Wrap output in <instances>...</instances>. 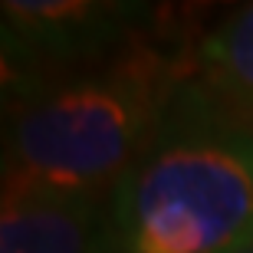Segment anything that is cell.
Returning <instances> with one entry per match:
<instances>
[{
  "label": "cell",
  "instance_id": "1",
  "mask_svg": "<svg viewBox=\"0 0 253 253\" xmlns=\"http://www.w3.org/2000/svg\"><path fill=\"white\" fill-rule=\"evenodd\" d=\"M194 73V46L141 37L95 63L7 89L3 194L112 197Z\"/></svg>",
  "mask_w": 253,
  "mask_h": 253
},
{
  "label": "cell",
  "instance_id": "2",
  "mask_svg": "<svg viewBox=\"0 0 253 253\" xmlns=\"http://www.w3.org/2000/svg\"><path fill=\"white\" fill-rule=\"evenodd\" d=\"M115 253H224L253 234V115L197 73L112 188Z\"/></svg>",
  "mask_w": 253,
  "mask_h": 253
},
{
  "label": "cell",
  "instance_id": "3",
  "mask_svg": "<svg viewBox=\"0 0 253 253\" xmlns=\"http://www.w3.org/2000/svg\"><path fill=\"white\" fill-rule=\"evenodd\" d=\"M148 3L125 0H3V79L7 89L40 76L95 63L145 37Z\"/></svg>",
  "mask_w": 253,
  "mask_h": 253
},
{
  "label": "cell",
  "instance_id": "4",
  "mask_svg": "<svg viewBox=\"0 0 253 253\" xmlns=\"http://www.w3.org/2000/svg\"><path fill=\"white\" fill-rule=\"evenodd\" d=\"M0 253H115L112 204L92 194H3Z\"/></svg>",
  "mask_w": 253,
  "mask_h": 253
},
{
  "label": "cell",
  "instance_id": "5",
  "mask_svg": "<svg viewBox=\"0 0 253 253\" xmlns=\"http://www.w3.org/2000/svg\"><path fill=\"white\" fill-rule=\"evenodd\" d=\"M197 79L220 99L253 115V3L220 20L194 43Z\"/></svg>",
  "mask_w": 253,
  "mask_h": 253
},
{
  "label": "cell",
  "instance_id": "6",
  "mask_svg": "<svg viewBox=\"0 0 253 253\" xmlns=\"http://www.w3.org/2000/svg\"><path fill=\"white\" fill-rule=\"evenodd\" d=\"M224 253H253V234L247 240H240V244H234L230 250H224Z\"/></svg>",
  "mask_w": 253,
  "mask_h": 253
}]
</instances>
